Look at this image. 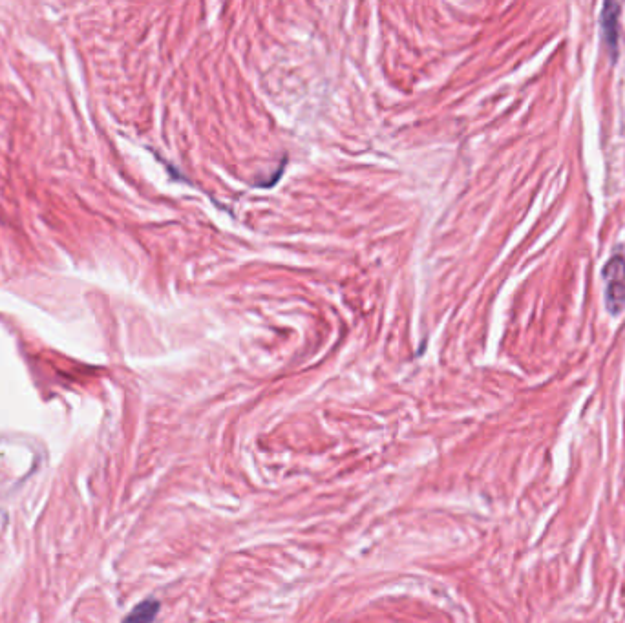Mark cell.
Returning <instances> with one entry per match:
<instances>
[{"label": "cell", "instance_id": "obj_1", "mask_svg": "<svg viewBox=\"0 0 625 623\" xmlns=\"http://www.w3.org/2000/svg\"><path fill=\"white\" fill-rule=\"evenodd\" d=\"M605 302L613 315L625 307V245L618 247L604 267Z\"/></svg>", "mask_w": 625, "mask_h": 623}, {"label": "cell", "instance_id": "obj_2", "mask_svg": "<svg viewBox=\"0 0 625 623\" xmlns=\"http://www.w3.org/2000/svg\"><path fill=\"white\" fill-rule=\"evenodd\" d=\"M620 15V6L607 2L602 10V32H604V41L611 53L616 55V46H618V17Z\"/></svg>", "mask_w": 625, "mask_h": 623}, {"label": "cell", "instance_id": "obj_3", "mask_svg": "<svg viewBox=\"0 0 625 623\" xmlns=\"http://www.w3.org/2000/svg\"><path fill=\"white\" fill-rule=\"evenodd\" d=\"M159 613V603L154 598L138 603L123 623H154Z\"/></svg>", "mask_w": 625, "mask_h": 623}]
</instances>
